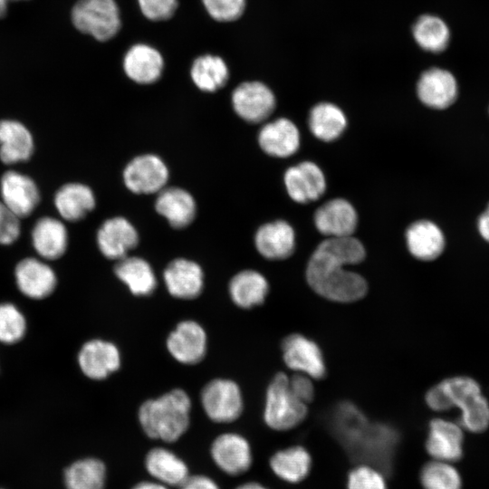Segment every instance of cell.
<instances>
[{
	"label": "cell",
	"instance_id": "cell-32",
	"mask_svg": "<svg viewBox=\"0 0 489 489\" xmlns=\"http://www.w3.org/2000/svg\"><path fill=\"white\" fill-rule=\"evenodd\" d=\"M114 272L134 295H149L156 288L157 279L150 264L137 256H125L117 261Z\"/></svg>",
	"mask_w": 489,
	"mask_h": 489
},
{
	"label": "cell",
	"instance_id": "cell-48",
	"mask_svg": "<svg viewBox=\"0 0 489 489\" xmlns=\"http://www.w3.org/2000/svg\"><path fill=\"white\" fill-rule=\"evenodd\" d=\"M236 489H267L261 484L251 482L238 486Z\"/></svg>",
	"mask_w": 489,
	"mask_h": 489
},
{
	"label": "cell",
	"instance_id": "cell-33",
	"mask_svg": "<svg viewBox=\"0 0 489 489\" xmlns=\"http://www.w3.org/2000/svg\"><path fill=\"white\" fill-rule=\"evenodd\" d=\"M145 465L150 475L163 484L180 486L189 476L186 464L163 447L151 449L146 456Z\"/></svg>",
	"mask_w": 489,
	"mask_h": 489
},
{
	"label": "cell",
	"instance_id": "cell-7",
	"mask_svg": "<svg viewBox=\"0 0 489 489\" xmlns=\"http://www.w3.org/2000/svg\"><path fill=\"white\" fill-rule=\"evenodd\" d=\"M201 403L207 417L217 423L232 422L243 410V397L238 385L226 379L208 382L202 389Z\"/></svg>",
	"mask_w": 489,
	"mask_h": 489
},
{
	"label": "cell",
	"instance_id": "cell-15",
	"mask_svg": "<svg viewBox=\"0 0 489 489\" xmlns=\"http://www.w3.org/2000/svg\"><path fill=\"white\" fill-rule=\"evenodd\" d=\"M314 224L318 231L327 237L350 236L356 230L358 215L349 201L334 198L316 210Z\"/></svg>",
	"mask_w": 489,
	"mask_h": 489
},
{
	"label": "cell",
	"instance_id": "cell-3",
	"mask_svg": "<svg viewBox=\"0 0 489 489\" xmlns=\"http://www.w3.org/2000/svg\"><path fill=\"white\" fill-rule=\"evenodd\" d=\"M190 408L189 396L183 389L176 388L145 401L139 409V419L149 437L174 442L189 426Z\"/></svg>",
	"mask_w": 489,
	"mask_h": 489
},
{
	"label": "cell",
	"instance_id": "cell-39",
	"mask_svg": "<svg viewBox=\"0 0 489 489\" xmlns=\"http://www.w3.org/2000/svg\"><path fill=\"white\" fill-rule=\"evenodd\" d=\"M26 322L23 313L12 303L0 304V341L13 344L23 339Z\"/></svg>",
	"mask_w": 489,
	"mask_h": 489
},
{
	"label": "cell",
	"instance_id": "cell-35",
	"mask_svg": "<svg viewBox=\"0 0 489 489\" xmlns=\"http://www.w3.org/2000/svg\"><path fill=\"white\" fill-rule=\"evenodd\" d=\"M105 480L104 464L93 457L76 460L63 472L66 489H103Z\"/></svg>",
	"mask_w": 489,
	"mask_h": 489
},
{
	"label": "cell",
	"instance_id": "cell-20",
	"mask_svg": "<svg viewBox=\"0 0 489 489\" xmlns=\"http://www.w3.org/2000/svg\"><path fill=\"white\" fill-rule=\"evenodd\" d=\"M163 278L168 292L179 299H194L204 287V273L200 265L184 258L170 262L164 270Z\"/></svg>",
	"mask_w": 489,
	"mask_h": 489
},
{
	"label": "cell",
	"instance_id": "cell-41",
	"mask_svg": "<svg viewBox=\"0 0 489 489\" xmlns=\"http://www.w3.org/2000/svg\"><path fill=\"white\" fill-rule=\"evenodd\" d=\"M208 14L218 22L238 19L245 9V0H202Z\"/></svg>",
	"mask_w": 489,
	"mask_h": 489
},
{
	"label": "cell",
	"instance_id": "cell-12",
	"mask_svg": "<svg viewBox=\"0 0 489 489\" xmlns=\"http://www.w3.org/2000/svg\"><path fill=\"white\" fill-rule=\"evenodd\" d=\"M417 94L426 106L444 110L455 101L457 82L449 71L432 67L420 75L417 83Z\"/></svg>",
	"mask_w": 489,
	"mask_h": 489
},
{
	"label": "cell",
	"instance_id": "cell-22",
	"mask_svg": "<svg viewBox=\"0 0 489 489\" xmlns=\"http://www.w3.org/2000/svg\"><path fill=\"white\" fill-rule=\"evenodd\" d=\"M254 244L259 254L267 259H286L295 249L294 230L284 220L264 224L256 231Z\"/></svg>",
	"mask_w": 489,
	"mask_h": 489
},
{
	"label": "cell",
	"instance_id": "cell-51",
	"mask_svg": "<svg viewBox=\"0 0 489 489\" xmlns=\"http://www.w3.org/2000/svg\"><path fill=\"white\" fill-rule=\"evenodd\" d=\"M0 489H3V488H0Z\"/></svg>",
	"mask_w": 489,
	"mask_h": 489
},
{
	"label": "cell",
	"instance_id": "cell-8",
	"mask_svg": "<svg viewBox=\"0 0 489 489\" xmlns=\"http://www.w3.org/2000/svg\"><path fill=\"white\" fill-rule=\"evenodd\" d=\"M125 186L135 194L158 193L165 187L168 170L163 160L152 154L134 158L123 172Z\"/></svg>",
	"mask_w": 489,
	"mask_h": 489
},
{
	"label": "cell",
	"instance_id": "cell-30",
	"mask_svg": "<svg viewBox=\"0 0 489 489\" xmlns=\"http://www.w3.org/2000/svg\"><path fill=\"white\" fill-rule=\"evenodd\" d=\"M54 205L60 216L70 222L83 218L95 206L92 190L81 183H68L57 191Z\"/></svg>",
	"mask_w": 489,
	"mask_h": 489
},
{
	"label": "cell",
	"instance_id": "cell-16",
	"mask_svg": "<svg viewBox=\"0 0 489 489\" xmlns=\"http://www.w3.org/2000/svg\"><path fill=\"white\" fill-rule=\"evenodd\" d=\"M120 353L112 342L91 340L82 347L78 362L83 374L95 380L103 379L119 369Z\"/></svg>",
	"mask_w": 489,
	"mask_h": 489
},
{
	"label": "cell",
	"instance_id": "cell-26",
	"mask_svg": "<svg viewBox=\"0 0 489 489\" xmlns=\"http://www.w3.org/2000/svg\"><path fill=\"white\" fill-rule=\"evenodd\" d=\"M406 242L409 253L421 261L437 258L445 247L443 232L429 220L411 224L406 231Z\"/></svg>",
	"mask_w": 489,
	"mask_h": 489
},
{
	"label": "cell",
	"instance_id": "cell-2",
	"mask_svg": "<svg viewBox=\"0 0 489 489\" xmlns=\"http://www.w3.org/2000/svg\"><path fill=\"white\" fill-rule=\"evenodd\" d=\"M426 401L436 411L458 407L462 411L461 424L471 432H483L489 426V405L478 384L470 378L443 380L427 391Z\"/></svg>",
	"mask_w": 489,
	"mask_h": 489
},
{
	"label": "cell",
	"instance_id": "cell-4",
	"mask_svg": "<svg viewBox=\"0 0 489 489\" xmlns=\"http://www.w3.org/2000/svg\"><path fill=\"white\" fill-rule=\"evenodd\" d=\"M307 406L292 392L288 376L280 372L273 377L267 388L264 411V422L274 430L292 429L306 417Z\"/></svg>",
	"mask_w": 489,
	"mask_h": 489
},
{
	"label": "cell",
	"instance_id": "cell-27",
	"mask_svg": "<svg viewBox=\"0 0 489 489\" xmlns=\"http://www.w3.org/2000/svg\"><path fill=\"white\" fill-rule=\"evenodd\" d=\"M34 152V139L29 129L13 120H0V159L5 164L26 161Z\"/></svg>",
	"mask_w": 489,
	"mask_h": 489
},
{
	"label": "cell",
	"instance_id": "cell-37",
	"mask_svg": "<svg viewBox=\"0 0 489 489\" xmlns=\"http://www.w3.org/2000/svg\"><path fill=\"white\" fill-rule=\"evenodd\" d=\"M190 75L198 89L213 92L226 83L229 72L226 63L221 57L205 54L195 59Z\"/></svg>",
	"mask_w": 489,
	"mask_h": 489
},
{
	"label": "cell",
	"instance_id": "cell-13",
	"mask_svg": "<svg viewBox=\"0 0 489 489\" xmlns=\"http://www.w3.org/2000/svg\"><path fill=\"white\" fill-rule=\"evenodd\" d=\"M170 355L183 364H196L202 360L206 351V334L195 321H180L167 339Z\"/></svg>",
	"mask_w": 489,
	"mask_h": 489
},
{
	"label": "cell",
	"instance_id": "cell-6",
	"mask_svg": "<svg viewBox=\"0 0 489 489\" xmlns=\"http://www.w3.org/2000/svg\"><path fill=\"white\" fill-rule=\"evenodd\" d=\"M77 30L98 41H107L120 28L119 7L114 0H79L72 11Z\"/></svg>",
	"mask_w": 489,
	"mask_h": 489
},
{
	"label": "cell",
	"instance_id": "cell-24",
	"mask_svg": "<svg viewBox=\"0 0 489 489\" xmlns=\"http://www.w3.org/2000/svg\"><path fill=\"white\" fill-rule=\"evenodd\" d=\"M163 67L164 61L160 53L145 43L132 45L123 59V69L127 76L140 84H150L158 81Z\"/></svg>",
	"mask_w": 489,
	"mask_h": 489
},
{
	"label": "cell",
	"instance_id": "cell-50",
	"mask_svg": "<svg viewBox=\"0 0 489 489\" xmlns=\"http://www.w3.org/2000/svg\"><path fill=\"white\" fill-rule=\"evenodd\" d=\"M488 112H489V108H488Z\"/></svg>",
	"mask_w": 489,
	"mask_h": 489
},
{
	"label": "cell",
	"instance_id": "cell-42",
	"mask_svg": "<svg viewBox=\"0 0 489 489\" xmlns=\"http://www.w3.org/2000/svg\"><path fill=\"white\" fill-rule=\"evenodd\" d=\"M145 17L152 21H162L171 17L177 6V0H138Z\"/></svg>",
	"mask_w": 489,
	"mask_h": 489
},
{
	"label": "cell",
	"instance_id": "cell-29",
	"mask_svg": "<svg viewBox=\"0 0 489 489\" xmlns=\"http://www.w3.org/2000/svg\"><path fill=\"white\" fill-rule=\"evenodd\" d=\"M228 290L235 305L243 309H250L264 302L269 284L266 278L259 272L244 270L231 279Z\"/></svg>",
	"mask_w": 489,
	"mask_h": 489
},
{
	"label": "cell",
	"instance_id": "cell-43",
	"mask_svg": "<svg viewBox=\"0 0 489 489\" xmlns=\"http://www.w3.org/2000/svg\"><path fill=\"white\" fill-rule=\"evenodd\" d=\"M20 232V217L0 202V244H13Z\"/></svg>",
	"mask_w": 489,
	"mask_h": 489
},
{
	"label": "cell",
	"instance_id": "cell-40",
	"mask_svg": "<svg viewBox=\"0 0 489 489\" xmlns=\"http://www.w3.org/2000/svg\"><path fill=\"white\" fill-rule=\"evenodd\" d=\"M348 489H388L384 474L379 468L360 464L348 475Z\"/></svg>",
	"mask_w": 489,
	"mask_h": 489
},
{
	"label": "cell",
	"instance_id": "cell-21",
	"mask_svg": "<svg viewBox=\"0 0 489 489\" xmlns=\"http://www.w3.org/2000/svg\"><path fill=\"white\" fill-rule=\"evenodd\" d=\"M14 275L20 292L32 299L49 296L57 283L53 270L47 264L32 257L18 263Z\"/></svg>",
	"mask_w": 489,
	"mask_h": 489
},
{
	"label": "cell",
	"instance_id": "cell-19",
	"mask_svg": "<svg viewBox=\"0 0 489 489\" xmlns=\"http://www.w3.org/2000/svg\"><path fill=\"white\" fill-rule=\"evenodd\" d=\"M463 442V432L456 424L441 418L430 422L426 449L433 459L449 463L459 460Z\"/></svg>",
	"mask_w": 489,
	"mask_h": 489
},
{
	"label": "cell",
	"instance_id": "cell-38",
	"mask_svg": "<svg viewBox=\"0 0 489 489\" xmlns=\"http://www.w3.org/2000/svg\"><path fill=\"white\" fill-rule=\"evenodd\" d=\"M420 483L424 489H462L463 482L452 463L433 460L420 471Z\"/></svg>",
	"mask_w": 489,
	"mask_h": 489
},
{
	"label": "cell",
	"instance_id": "cell-36",
	"mask_svg": "<svg viewBox=\"0 0 489 489\" xmlns=\"http://www.w3.org/2000/svg\"><path fill=\"white\" fill-rule=\"evenodd\" d=\"M412 33L418 46L427 52L442 53L449 44L450 30L447 24L434 14L419 16L413 25Z\"/></svg>",
	"mask_w": 489,
	"mask_h": 489
},
{
	"label": "cell",
	"instance_id": "cell-49",
	"mask_svg": "<svg viewBox=\"0 0 489 489\" xmlns=\"http://www.w3.org/2000/svg\"><path fill=\"white\" fill-rule=\"evenodd\" d=\"M11 1H21V0H0V18L4 17L7 12V6Z\"/></svg>",
	"mask_w": 489,
	"mask_h": 489
},
{
	"label": "cell",
	"instance_id": "cell-10",
	"mask_svg": "<svg viewBox=\"0 0 489 489\" xmlns=\"http://www.w3.org/2000/svg\"><path fill=\"white\" fill-rule=\"evenodd\" d=\"M286 366L312 379L324 378L326 366L320 347L307 337L294 333L287 336L282 345Z\"/></svg>",
	"mask_w": 489,
	"mask_h": 489
},
{
	"label": "cell",
	"instance_id": "cell-25",
	"mask_svg": "<svg viewBox=\"0 0 489 489\" xmlns=\"http://www.w3.org/2000/svg\"><path fill=\"white\" fill-rule=\"evenodd\" d=\"M155 209L172 227L183 228L194 220L197 206L195 199L187 190L172 187H164L158 192Z\"/></svg>",
	"mask_w": 489,
	"mask_h": 489
},
{
	"label": "cell",
	"instance_id": "cell-34",
	"mask_svg": "<svg viewBox=\"0 0 489 489\" xmlns=\"http://www.w3.org/2000/svg\"><path fill=\"white\" fill-rule=\"evenodd\" d=\"M309 127L317 139L330 142L338 139L347 127L343 111L331 102L316 104L310 112Z\"/></svg>",
	"mask_w": 489,
	"mask_h": 489
},
{
	"label": "cell",
	"instance_id": "cell-47",
	"mask_svg": "<svg viewBox=\"0 0 489 489\" xmlns=\"http://www.w3.org/2000/svg\"><path fill=\"white\" fill-rule=\"evenodd\" d=\"M132 489H168L163 484L153 482H142L136 484Z\"/></svg>",
	"mask_w": 489,
	"mask_h": 489
},
{
	"label": "cell",
	"instance_id": "cell-14",
	"mask_svg": "<svg viewBox=\"0 0 489 489\" xmlns=\"http://www.w3.org/2000/svg\"><path fill=\"white\" fill-rule=\"evenodd\" d=\"M2 203L20 218L28 216L40 200L34 181L26 175L9 170L0 181Z\"/></svg>",
	"mask_w": 489,
	"mask_h": 489
},
{
	"label": "cell",
	"instance_id": "cell-18",
	"mask_svg": "<svg viewBox=\"0 0 489 489\" xmlns=\"http://www.w3.org/2000/svg\"><path fill=\"white\" fill-rule=\"evenodd\" d=\"M139 242L135 227L121 216L106 220L97 233V244L101 254L111 260L128 255Z\"/></svg>",
	"mask_w": 489,
	"mask_h": 489
},
{
	"label": "cell",
	"instance_id": "cell-23",
	"mask_svg": "<svg viewBox=\"0 0 489 489\" xmlns=\"http://www.w3.org/2000/svg\"><path fill=\"white\" fill-rule=\"evenodd\" d=\"M260 148L268 155L287 158L300 146V133L295 124L286 118L266 123L258 135Z\"/></svg>",
	"mask_w": 489,
	"mask_h": 489
},
{
	"label": "cell",
	"instance_id": "cell-28",
	"mask_svg": "<svg viewBox=\"0 0 489 489\" xmlns=\"http://www.w3.org/2000/svg\"><path fill=\"white\" fill-rule=\"evenodd\" d=\"M32 243L40 256L55 260L66 251L68 234L65 225L50 216L40 218L32 231Z\"/></svg>",
	"mask_w": 489,
	"mask_h": 489
},
{
	"label": "cell",
	"instance_id": "cell-11",
	"mask_svg": "<svg viewBox=\"0 0 489 489\" xmlns=\"http://www.w3.org/2000/svg\"><path fill=\"white\" fill-rule=\"evenodd\" d=\"M284 185L289 197L300 204L319 199L326 190L322 170L312 161L290 167L284 173Z\"/></svg>",
	"mask_w": 489,
	"mask_h": 489
},
{
	"label": "cell",
	"instance_id": "cell-46",
	"mask_svg": "<svg viewBox=\"0 0 489 489\" xmlns=\"http://www.w3.org/2000/svg\"><path fill=\"white\" fill-rule=\"evenodd\" d=\"M477 227L481 236L485 241L489 242V204L485 210L480 215Z\"/></svg>",
	"mask_w": 489,
	"mask_h": 489
},
{
	"label": "cell",
	"instance_id": "cell-5",
	"mask_svg": "<svg viewBox=\"0 0 489 489\" xmlns=\"http://www.w3.org/2000/svg\"><path fill=\"white\" fill-rule=\"evenodd\" d=\"M398 439V434L393 428L369 423L346 447L362 464L373 465L384 472L391 468Z\"/></svg>",
	"mask_w": 489,
	"mask_h": 489
},
{
	"label": "cell",
	"instance_id": "cell-9",
	"mask_svg": "<svg viewBox=\"0 0 489 489\" xmlns=\"http://www.w3.org/2000/svg\"><path fill=\"white\" fill-rule=\"evenodd\" d=\"M232 104L236 114L250 123L265 120L274 110L276 101L273 91L260 82H245L232 93Z\"/></svg>",
	"mask_w": 489,
	"mask_h": 489
},
{
	"label": "cell",
	"instance_id": "cell-45",
	"mask_svg": "<svg viewBox=\"0 0 489 489\" xmlns=\"http://www.w3.org/2000/svg\"><path fill=\"white\" fill-rule=\"evenodd\" d=\"M180 489H219L218 485L209 477L204 475L188 476L180 485Z\"/></svg>",
	"mask_w": 489,
	"mask_h": 489
},
{
	"label": "cell",
	"instance_id": "cell-17",
	"mask_svg": "<svg viewBox=\"0 0 489 489\" xmlns=\"http://www.w3.org/2000/svg\"><path fill=\"white\" fill-rule=\"evenodd\" d=\"M211 455L216 465L233 475L246 472L253 460L248 441L235 433L218 436L211 446Z\"/></svg>",
	"mask_w": 489,
	"mask_h": 489
},
{
	"label": "cell",
	"instance_id": "cell-31",
	"mask_svg": "<svg viewBox=\"0 0 489 489\" xmlns=\"http://www.w3.org/2000/svg\"><path fill=\"white\" fill-rule=\"evenodd\" d=\"M312 464L310 453L301 446L279 450L270 459V467L274 475L291 484L304 480L311 472Z\"/></svg>",
	"mask_w": 489,
	"mask_h": 489
},
{
	"label": "cell",
	"instance_id": "cell-44",
	"mask_svg": "<svg viewBox=\"0 0 489 489\" xmlns=\"http://www.w3.org/2000/svg\"><path fill=\"white\" fill-rule=\"evenodd\" d=\"M312 379L309 376L302 373H297L289 378V386L292 392L306 405L314 398V386Z\"/></svg>",
	"mask_w": 489,
	"mask_h": 489
},
{
	"label": "cell",
	"instance_id": "cell-1",
	"mask_svg": "<svg viewBox=\"0 0 489 489\" xmlns=\"http://www.w3.org/2000/svg\"><path fill=\"white\" fill-rule=\"evenodd\" d=\"M365 256L362 243L352 235L327 237L309 259L305 272L307 283L317 294L330 301H359L368 292L367 282L345 266L358 264Z\"/></svg>",
	"mask_w": 489,
	"mask_h": 489
}]
</instances>
